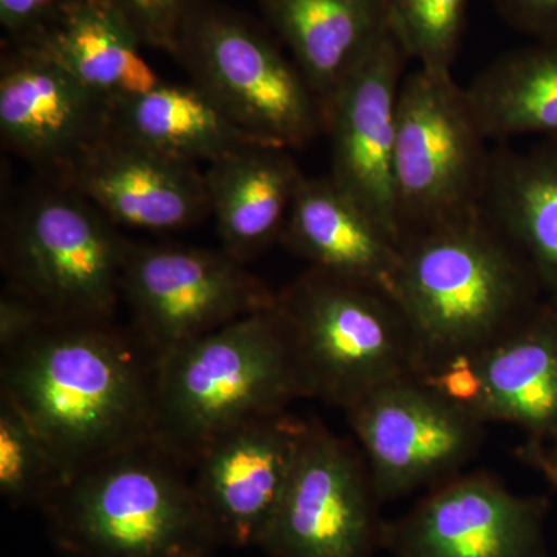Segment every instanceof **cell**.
Instances as JSON below:
<instances>
[{
    "instance_id": "cell-1",
    "label": "cell",
    "mask_w": 557,
    "mask_h": 557,
    "mask_svg": "<svg viewBox=\"0 0 557 557\" xmlns=\"http://www.w3.org/2000/svg\"><path fill=\"white\" fill-rule=\"evenodd\" d=\"M152 355L115 321L50 319L0 361V397L67 478L152 438Z\"/></svg>"
},
{
    "instance_id": "cell-2",
    "label": "cell",
    "mask_w": 557,
    "mask_h": 557,
    "mask_svg": "<svg viewBox=\"0 0 557 557\" xmlns=\"http://www.w3.org/2000/svg\"><path fill=\"white\" fill-rule=\"evenodd\" d=\"M392 296L412 333L418 376L485 350L545 299L482 215L403 240Z\"/></svg>"
},
{
    "instance_id": "cell-3",
    "label": "cell",
    "mask_w": 557,
    "mask_h": 557,
    "mask_svg": "<svg viewBox=\"0 0 557 557\" xmlns=\"http://www.w3.org/2000/svg\"><path fill=\"white\" fill-rule=\"evenodd\" d=\"M310 398L276 306L153 358L152 438L193 468L209 443Z\"/></svg>"
},
{
    "instance_id": "cell-4",
    "label": "cell",
    "mask_w": 557,
    "mask_h": 557,
    "mask_svg": "<svg viewBox=\"0 0 557 557\" xmlns=\"http://www.w3.org/2000/svg\"><path fill=\"white\" fill-rule=\"evenodd\" d=\"M64 557H212L193 469L156 440L78 469L40 507Z\"/></svg>"
},
{
    "instance_id": "cell-5",
    "label": "cell",
    "mask_w": 557,
    "mask_h": 557,
    "mask_svg": "<svg viewBox=\"0 0 557 557\" xmlns=\"http://www.w3.org/2000/svg\"><path fill=\"white\" fill-rule=\"evenodd\" d=\"M276 310L310 398L347 410L376 387L418 375L408 321L386 289L307 269L277 293Z\"/></svg>"
},
{
    "instance_id": "cell-6",
    "label": "cell",
    "mask_w": 557,
    "mask_h": 557,
    "mask_svg": "<svg viewBox=\"0 0 557 557\" xmlns=\"http://www.w3.org/2000/svg\"><path fill=\"white\" fill-rule=\"evenodd\" d=\"M127 244L89 200L42 178L3 219L5 284L51 318L115 321Z\"/></svg>"
},
{
    "instance_id": "cell-7",
    "label": "cell",
    "mask_w": 557,
    "mask_h": 557,
    "mask_svg": "<svg viewBox=\"0 0 557 557\" xmlns=\"http://www.w3.org/2000/svg\"><path fill=\"white\" fill-rule=\"evenodd\" d=\"M172 57L190 83L260 141L300 149L324 132L321 104L295 61L228 7L196 0Z\"/></svg>"
},
{
    "instance_id": "cell-8",
    "label": "cell",
    "mask_w": 557,
    "mask_h": 557,
    "mask_svg": "<svg viewBox=\"0 0 557 557\" xmlns=\"http://www.w3.org/2000/svg\"><path fill=\"white\" fill-rule=\"evenodd\" d=\"M487 143L453 75L420 67L406 75L394 157L399 240L479 218Z\"/></svg>"
},
{
    "instance_id": "cell-9",
    "label": "cell",
    "mask_w": 557,
    "mask_h": 557,
    "mask_svg": "<svg viewBox=\"0 0 557 557\" xmlns=\"http://www.w3.org/2000/svg\"><path fill=\"white\" fill-rule=\"evenodd\" d=\"M121 289L131 332L153 358L273 309L277 295L222 248L132 242Z\"/></svg>"
},
{
    "instance_id": "cell-10",
    "label": "cell",
    "mask_w": 557,
    "mask_h": 557,
    "mask_svg": "<svg viewBox=\"0 0 557 557\" xmlns=\"http://www.w3.org/2000/svg\"><path fill=\"white\" fill-rule=\"evenodd\" d=\"M344 412L381 504L467 471L486 438V423L418 375L376 387Z\"/></svg>"
},
{
    "instance_id": "cell-11",
    "label": "cell",
    "mask_w": 557,
    "mask_h": 557,
    "mask_svg": "<svg viewBox=\"0 0 557 557\" xmlns=\"http://www.w3.org/2000/svg\"><path fill=\"white\" fill-rule=\"evenodd\" d=\"M295 468L260 548L271 557H375L380 498L361 449L307 418Z\"/></svg>"
},
{
    "instance_id": "cell-12",
    "label": "cell",
    "mask_w": 557,
    "mask_h": 557,
    "mask_svg": "<svg viewBox=\"0 0 557 557\" xmlns=\"http://www.w3.org/2000/svg\"><path fill=\"white\" fill-rule=\"evenodd\" d=\"M548 508L486 469L465 471L386 522L383 548L394 557H548Z\"/></svg>"
},
{
    "instance_id": "cell-13",
    "label": "cell",
    "mask_w": 557,
    "mask_h": 557,
    "mask_svg": "<svg viewBox=\"0 0 557 557\" xmlns=\"http://www.w3.org/2000/svg\"><path fill=\"white\" fill-rule=\"evenodd\" d=\"M409 58L387 32L324 112L330 175L398 242L394 193L398 100Z\"/></svg>"
},
{
    "instance_id": "cell-14",
    "label": "cell",
    "mask_w": 557,
    "mask_h": 557,
    "mask_svg": "<svg viewBox=\"0 0 557 557\" xmlns=\"http://www.w3.org/2000/svg\"><path fill=\"white\" fill-rule=\"evenodd\" d=\"M307 418L248 421L220 435L193 463V485L220 547L262 545L295 468Z\"/></svg>"
},
{
    "instance_id": "cell-15",
    "label": "cell",
    "mask_w": 557,
    "mask_h": 557,
    "mask_svg": "<svg viewBox=\"0 0 557 557\" xmlns=\"http://www.w3.org/2000/svg\"><path fill=\"white\" fill-rule=\"evenodd\" d=\"M110 126L112 104L67 70L28 47H3L0 135L40 177L60 182Z\"/></svg>"
},
{
    "instance_id": "cell-16",
    "label": "cell",
    "mask_w": 557,
    "mask_h": 557,
    "mask_svg": "<svg viewBox=\"0 0 557 557\" xmlns=\"http://www.w3.org/2000/svg\"><path fill=\"white\" fill-rule=\"evenodd\" d=\"M89 200L116 228L183 231L211 215L205 171L112 129L57 182Z\"/></svg>"
},
{
    "instance_id": "cell-17",
    "label": "cell",
    "mask_w": 557,
    "mask_h": 557,
    "mask_svg": "<svg viewBox=\"0 0 557 557\" xmlns=\"http://www.w3.org/2000/svg\"><path fill=\"white\" fill-rule=\"evenodd\" d=\"M281 244L311 270L392 295L401 247L330 177L302 178Z\"/></svg>"
},
{
    "instance_id": "cell-18",
    "label": "cell",
    "mask_w": 557,
    "mask_h": 557,
    "mask_svg": "<svg viewBox=\"0 0 557 557\" xmlns=\"http://www.w3.org/2000/svg\"><path fill=\"white\" fill-rule=\"evenodd\" d=\"M482 381L475 416L528 440L557 442V304L544 299L496 343L474 355Z\"/></svg>"
},
{
    "instance_id": "cell-19",
    "label": "cell",
    "mask_w": 557,
    "mask_h": 557,
    "mask_svg": "<svg viewBox=\"0 0 557 557\" xmlns=\"http://www.w3.org/2000/svg\"><path fill=\"white\" fill-rule=\"evenodd\" d=\"M480 215L519 252L557 304V138L491 150Z\"/></svg>"
},
{
    "instance_id": "cell-20",
    "label": "cell",
    "mask_w": 557,
    "mask_h": 557,
    "mask_svg": "<svg viewBox=\"0 0 557 557\" xmlns=\"http://www.w3.org/2000/svg\"><path fill=\"white\" fill-rule=\"evenodd\" d=\"M304 177L292 149L276 145L251 146L208 164L209 211L223 251L247 265L281 244Z\"/></svg>"
},
{
    "instance_id": "cell-21",
    "label": "cell",
    "mask_w": 557,
    "mask_h": 557,
    "mask_svg": "<svg viewBox=\"0 0 557 557\" xmlns=\"http://www.w3.org/2000/svg\"><path fill=\"white\" fill-rule=\"evenodd\" d=\"M260 9L317 95L322 115L388 32L384 0H260Z\"/></svg>"
},
{
    "instance_id": "cell-22",
    "label": "cell",
    "mask_w": 557,
    "mask_h": 557,
    "mask_svg": "<svg viewBox=\"0 0 557 557\" xmlns=\"http://www.w3.org/2000/svg\"><path fill=\"white\" fill-rule=\"evenodd\" d=\"M17 47L50 58L112 106L161 83L137 36L104 0H69L39 35Z\"/></svg>"
},
{
    "instance_id": "cell-23",
    "label": "cell",
    "mask_w": 557,
    "mask_h": 557,
    "mask_svg": "<svg viewBox=\"0 0 557 557\" xmlns=\"http://www.w3.org/2000/svg\"><path fill=\"white\" fill-rule=\"evenodd\" d=\"M112 129L178 161L212 164L256 145L196 84L161 83L112 106Z\"/></svg>"
},
{
    "instance_id": "cell-24",
    "label": "cell",
    "mask_w": 557,
    "mask_h": 557,
    "mask_svg": "<svg viewBox=\"0 0 557 557\" xmlns=\"http://www.w3.org/2000/svg\"><path fill=\"white\" fill-rule=\"evenodd\" d=\"M465 94L487 141L557 138V40H533L500 54Z\"/></svg>"
},
{
    "instance_id": "cell-25",
    "label": "cell",
    "mask_w": 557,
    "mask_h": 557,
    "mask_svg": "<svg viewBox=\"0 0 557 557\" xmlns=\"http://www.w3.org/2000/svg\"><path fill=\"white\" fill-rule=\"evenodd\" d=\"M388 32L409 60L437 75H453L469 0H384Z\"/></svg>"
},
{
    "instance_id": "cell-26",
    "label": "cell",
    "mask_w": 557,
    "mask_h": 557,
    "mask_svg": "<svg viewBox=\"0 0 557 557\" xmlns=\"http://www.w3.org/2000/svg\"><path fill=\"white\" fill-rule=\"evenodd\" d=\"M67 479L20 410L0 397V494L11 507H42Z\"/></svg>"
},
{
    "instance_id": "cell-27",
    "label": "cell",
    "mask_w": 557,
    "mask_h": 557,
    "mask_svg": "<svg viewBox=\"0 0 557 557\" xmlns=\"http://www.w3.org/2000/svg\"><path fill=\"white\" fill-rule=\"evenodd\" d=\"M141 46L174 54L180 28L196 0H104Z\"/></svg>"
},
{
    "instance_id": "cell-28",
    "label": "cell",
    "mask_w": 557,
    "mask_h": 557,
    "mask_svg": "<svg viewBox=\"0 0 557 557\" xmlns=\"http://www.w3.org/2000/svg\"><path fill=\"white\" fill-rule=\"evenodd\" d=\"M51 318L38 302L20 289L3 285L0 293V351L30 338Z\"/></svg>"
},
{
    "instance_id": "cell-29",
    "label": "cell",
    "mask_w": 557,
    "mask_h": 557,
    "mask_svg": "<svg viewBox=\"0 0 557 557\" xmlns=\"http://www.w3.org/2000/svg\"><path fill=\"white\" fill-rule=\"evenodd\" d=\"M69 0H0V25L9 46L39 35Z\"/></svg>"
},
{
    "instance_id": "cell-30",
    "label": "cell",
    "mask_w": 557,
    "mask_h": 557,
    "mask_svg": "<svg viewBox=\"0 0 557 557\" xmlns=\"http://www.w3.org/2000/svg\"><path fill=\"white\" fill-rule=\"evenodd\" d=\"M509 27L533 40H557V0H493Z\"/></svg>"
},
{
    "instance_id": "cell-31",
    "label": "cell",
    "mask_w": 557,
    "mask_h": 557,
    "mask_svg": "<svg viewBox=\"0 0 557 557\" xmlns=\"http://www.w3.org/2000/svg\"><path fill=\"white\" fill-rule=\"evenodd\" d=\"M518 457L528 467L544 475L549 485L557 487V442L541 443L528 440L525 445L518 449Z\"/></svg>"
},
{
    "instance_id": "cell-32",
    "label": "cell",
    "mask_w": 557,
    "mask_h": 557,
    "mask_svg": "<svg viewBox=\"0 0 557 557\" xmlns=\"http://www.w3.org/2000/svg\"><path fill=\"white\" fill-rule=\"evenodd\" d=\"M556 490H557V487H556Z\"/></svg>"
}]
</instances>
